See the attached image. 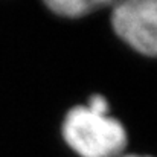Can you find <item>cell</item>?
<instances>
[{"label": "cell", "instance_id": "cell-1", "mask_svg": "<svg viewBox=\"0 0 157 157\" xmlns=\"http://www.w3.org/2000/svg\"><path fill=\"white\" fill-rule=\"evenodd\" d=\"M63 137L79 157H121L128 145L125 127L110 114L108 101L101 95L66 113Z\"/></svg>", "mask_w": 157, "mask_h": 157}, {"label": "cell", "instance_id": "cell-2", "mask_svg": "<svg viewBox=\"0 0 157 157\" xmlns=\"http://www.w3.org/2000/svg\"><path fill=\"white\" fill-rule=\"evenodd\" d=\"M111 26L133 51L157 58V8L145 0H116L111 5Z\"/></svg>", "mask_w": 157, "mask_h": 157}, {"label": "cell", "instance_id": "cell-3", "mask_svg": "<svg viewBox=\"0 0 157 157\" xmlns=\"http://www.w3.org/2000/svg\"><path fill=\"white\" fill-rule=\"evenodd\" d=\"M116 0H43V3L58 15L78 18L105 6H111Z\"/></svg>", "mask_w": 157, "mask_h": 157}, {"label": "cell", "instance_id": "cell-4", "mask_svg": "<svg viewBox=\"0 0 157 157\" xmlns=\"http://www.w3.org/2000/svg\"><path fill=\"white\" fill-rule=\"evenodd\" d=\"M121 157H151V156H142V154H122Z\"/></svg>", "mask_w": 157, "mask_h": 157}, {"label": "cell", "instance_id": "cell-5", "mask_svg": "<svg viewBox=\"0 0 157 157\" xmlns=\"http://www.w3.org/2000/svg\"><path fill=\"white\" fill-rule=\"evenodd\" d=\"M145 2H148L150 5H153L154 8H157V0H145Z\"/></svg>", "mask_w": 157, "mask_h": 157}]
</instances>
